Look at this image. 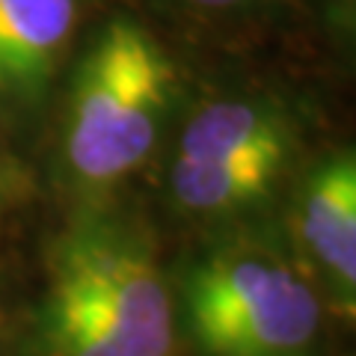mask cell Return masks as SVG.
I'll return each instance as SVG.
<instances>
[{
    "label": "cell",
    "instance_id": "6da1fadb",
    "mask_svg": "<svg viewBox=\"0 0 356 356\" xmlns=\"http://www.w3.org/2000/svg\"><path fill=\"white\" fill-rule=\"evenodd\" d=\"M170 63L146 30L110 24L81 65L65 154L86 184H110L146 161L170 104Z\"/></svg>",
    "mask_w": 356,
    "mask_h": 356
},
{
    "label": "cell",
    "instance_id": "7a4b0ae2",
    "mask_svg": "<svg viewBox=\"0 0 356 356\" xmlns=\"http://www.w3.org/2000/svg\"><path fill=\"white\" fill-rule=\"evenodd\" d=\"M184 321L202 356H312L321 306L288 264L241 250L187 273Z\"/></svg>",
    "mask_w": 356,
    "mask_h": 356
},
{
    "label": "cell",
    "instance_id": "3957f363",
    "mask_svg": "<svg viewBox=\"0 0 356 356\" xmlns=\"http://www.w3.org/2000/svg\"><path fill=\"white\" fill-rule=\"evenodd\" d=\"M51 294L83 309L125 356H172L175 318L154 255L131 229L86 220L60 238Z\"/></svg>",
    "mask_w": 356,
    "mask_h": 356
},
{
    "label": "cell",
    "instance_id": "277c9868",
    "mask_svg": "<svg viewBox=\"0 0 356 356\" xmlns=\"http://www.w3.org/2000/svg\"><path fill=\"white\" fill-rule=\"evenodd\" d=\"M303 243L344 312L356 300V161L336 154L312 175L300 214Z\"/></svg>",
    "mask_w": 356,
    "mask_h": 356
},
{
    "label": "cell",
    "instance_id": "5b68a950",
    "mask_svg": "<svg viewBox=\"0 0 356 356\" xmlns=\"http://www.w3.org/2000/svg\"><path fill=\"white\" fill-rule=\"evenodd\" d=\"M74 27V0H0V92L33 98Z\"/></svg>",
    "mask_w": 356,
    "mask_h": 356
},
{
    "label": "cell",
    "instance_id": "8992f818",
    "mask_svg": "<svg viewBox=\"0 0 356 356\" xmlns=\"http://www.w3.org/2000/svg\"><path fill=\"white\" fill-rule=\"evenodd\" d=\"M288 128L270 107L247 102H220L202 107L187 122L178 158L238 161V158H285Z\"/></svg>",
    "mask_w": 356,
    "mask_h": 356
},
{
    "label": "cell",
    "instance_id": "52a82bcc",
    "mask_svg": "<svg viewBox=\"0 0 356 356\" xmlns=\"http://www.w3.org/2000/svg\"><path fill=\"white\" fill-rule=\"evenodd\" d=\"M285 158H238V161H193L175 158L170 170V191L187 211H232L255 202L273 178L280 175Z\"/></svg>",
    "mask_w": 356,
    "mask_h": 356
},
{
    "label": "cell",
    "instance_id": "ba28073f",
    "mask_svg": "<svg viewBox=\"0 0 356 356\" xmlns=\"http://www.w3.org/2000/svg\"><path fill=\"white\" fill-rule=\"evenodd\" d=\"M39 341L44 356H125L104 327L51 291L39 312Z\"/></svg>",
    "mask_w": 356,
    "mask_h": 356
},
{
    "label": "cell",
    "instance_id": "9c48e42d",
    "mask_svg": "<svg viewBox=\"0 0 356 356\" xmlns=\"http://www.w3.org/2000/svg\"><path fill=\"white\" fill-rule=\"evenodd\" d=\"M191 3L211 6V9H226V6H238V3H243V0H191Z\"/></svg>",
    "mask_w": 356,
    "mask_h": 356
}]
</instances>
